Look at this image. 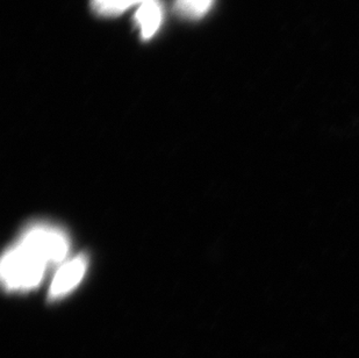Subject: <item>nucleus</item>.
<instances>
[{
    "instance_id": "nucleus-1",
    "label": "nucleus",
    "mask_w": 359,
    "mask_h": 358,
    "mask_svg": "<svg viewBox=\"0 0 359 358\" xmlns=\"http://www.w3.org/2000/svg\"><path fill=\"white\" fill-rule=\"evenodd\" d=\"M49 264L22 242L7 249L0 264L4 286L10 291H27L40 284Z\"/></svg>"
},
{
    "instance_id": "nucleus-2",
    "label": "nucleus",
    "mask_w": 359,
    "mask_h": 358,
    "mask_svg": "<svg viewBox=\"0 0 359 358\" xmlns=\"http://www.w3.org/2000/svg\"><path fill=\"white\" fill-rule=\"evenodd\" d=\"M19 241L38 253L49 265L63 262L70 248L65 232L47 223L28 227Z\"/></svg>"
},
{
    "instance_id": "nucleus-3",
    "label": "nucleus",
    "mask_w": 359,
    "mask_h": 358,
    "mask_svg": "<svg viewBox=\"0 0 359 358\" xmlns=\"http://www.w3.org/2000/svg\"><path fill=\"white\" fill-rule=\"evenodd\" d=\"M88 269V258L84 255L74 257L62 264L51 281L49 298L58 299L68 294L81 283Z\"/></svg>"
},
{
    "instance_id": "nucleus-4",
    "label": "nucleus",
    "mask_w": 359,
    "mask_h": 358,
    "mask_svg": "<svg viewBox=\"0 0 359 358\" xmlns=\"http://www.w3.org/2000/svg\"><path fill=\"white\" fill-rule=\"evenodd\" d=\"M163 21V6L160 0H149L137 7L135 22L143 40H149L156 34Z\"/></svg>"
},
{
    "instance_id": "nucleus-5",
    "label": "nucleus",
    "mask_w": 359,
    "mask_h": 358,
    "mask_svg": "<svg viewBox=\"0 0 359 358\" xmlns=\"http://www.w3.org/2000/svg\"><path fill=\"white\" fill-rule=\"evenodd\" d=\"M149 0H91L92 8L102 17H116L130 7L141 6Z\"/></svg>"
},
{
    "instance_id": "nucleus-6",
    "label": "nucleus",
    "mask_w": 359,
    "mask_h": 358,
    "mask_svg": "<svg viewBox=\"0 0 359 358\" xmlns=\"http://www.w3.org/2000/svg\"><path fill=\"white\" fill-rule=\"evenodd\" d=\"M213 5L214 0H175V11L180 17L197 20L205 17Z\"/></svg>"
}]
</instances>
